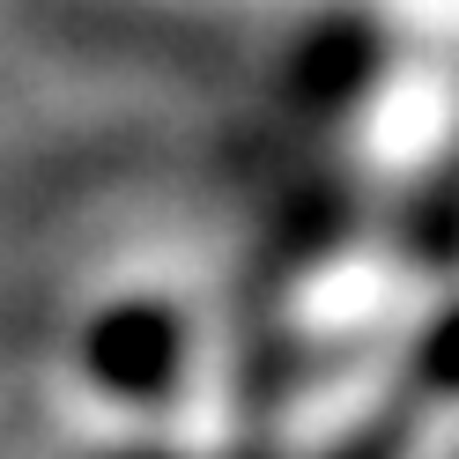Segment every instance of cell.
I'll return each instance as SVG.
<instances>
[{
  "label": "cell",
  "instance_id": "1",
  "mask_svg": "<svg viewBox=\"0 0 459 459\" xmlns=\"http://www.w3.org/2000/svg\"><path fill=\"white\" fill-rule=\"evenodd\" d=\"M333 141L378 193H422L459 170V45L378 38L333 82Z\"/></svg>",
  "mask_w": 459,
  "mask_h": 459
},
{
  "label": "cell",
  "instance_id": "2",
  "mask_svg": "<svg viewBox=\"0 0 459 459\" xmlns=\"http://www.w3.org/2000/svg\"><path fill=\"white\" fill-rule=\"evenodd\" d=\"M415 311V260L385 238H341L319 245L281 290V333L304 349H326L341 363H363L385 349V333Z\"/></svg>",
  "mask_w": 459,
  "mask_h": 459
},
{
  "label": "cell",
  "instance_id": "3",
  "mask_svg": "<svg viewBox=\"0 0 459 459\" xmlns=\"http://www.w3.org/2000/svg\"><path fill=\"white\" fill-rule=\"evenodd\" d=\"M82 363L104 393H126V400H149V393H170V378L186 370V326L178 311L156 304V297H126L97 311L90 341H82Z\"/></svg>",
  "mask_w": 459,
  "mask_h": 459
},
{
  "label": "cell",
  "instance_id": "4",
  "mask_svg": "<svg viewBox=\"0 0 459 459\" xmlns=\"http://www.w3.org/2000/svg\"><path fill=\"white\" fill-rule=\"evenodd\" d=\"M452 311H459V297H452Z\"/></svg>",
  "mask_w": 459,
  "mask_h": 459
}]
</instances>
